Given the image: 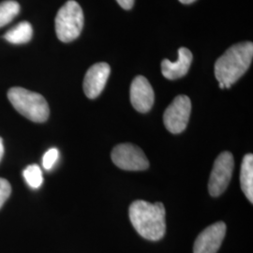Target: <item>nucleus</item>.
<instances>
[{
  "mask_svg": "<svg viewBox=\"0 0 253 253\" xmlns=\"http://www.w3.org/2000/svg\"><path fill=\"white\" fill-rule=\"evenodd\" d=\"M128 216L137 233L145 239L158 241L165 235V208L162 203L135 201L129 207Z\"/></svg>",
  "mask_w": 253,
  "mask_h": 253,
  "instance_id": "1",
  "label": "nucleus"
},
{
  "mask_svg": "<svg viewBox=\"0 0 253 253\" xmlns=\"http://www.w3.org/2000/svg\"><path fill=\"white\" fill-rule=\"evenodd\" d=\"M253 42H247L230 47L215 64V76L225 88L240 79L253 62Z\"/></svg>",
  "mask_w": 253,
  "mask_h": 253,
  "instance_id": "2",
  "label": "nucleus"
},
{
  "mask_svg": "<svg viewBox=\"0 0 253 253\" xmlns=\"http://www.w3.org/2000/svg\"><path fill=\"white\" fill-rule=\"evenodd\" d=\"M8 99L19 114L33 122L42 123L49 118V105L39 93L23 87H12L8 91Z\"/></svg>",
  "mask_w": 253,
  "mask_h": 253,
  "instance_id": "3",
  "label": "nucleus"
},
{
  "mask_svg": "<svg viewBox=\"0 0 253 253\" xmlns=\"http://www.w3.org/2000/svg\"><path fill=\"white\" fill-rule=\"evenodd\" d=\"M55 33L59 41L68 43L80 36L84 27V13L80 5L69 0L59 9L55 17Z\"/></svg>",
  "mask_w": 253,
  "mask_h": 253,
  "instance_id": "4",
  "label": "nucleus"
},
{
  "mask_svg": "<svg viewBox=\"0 0 253 253\" xmlns=\"http://www.w3.org/2000/svg\"><path fill=\"white\" fill-rule=\"evenodd\" d=\"M235 167L233 154L225 151L220 154L215 163L208 182V190L211 196L221 195L231 181Z\"/></svg>",
  "mask_w": 253,
  "mask_h": 253,
  "instance_id": "5",
  "label": "nucleus"
},
{
  "mask_svg": "<svg viewBox=\"0 0 253 253\" xmlns=\"http://www.w3.org/2000/svg\"><path fill=\"white\" fill-rule=\"evenodd\" d=\"M191 101L185 95H179L167 107L163 115L166 128L173 134H178L186 129L190 120Z\"/></svg>",
  "mask_w": 253,
  "mask_h": 253,
  "instance_id": "6",
  "label": "nucleus"
},
{
  "mask_svg": "<svg viewBox=\"0 0 253 253\" xmlns=\"http://www.w3.org/2000/svg\"><path fill=\"white\" fill-rule=\"evenodd\" d=\"M112 161L118 168L126 171H145L149 162L143 150L132 144H120L112 151Z\"/></svg>",
  "mask_w": 253,
  "mask_h": 253,
  "instance_id": "7",
  "label": "nucleus"
},
{
  "mask_svg": "<svg viewBox=\"0 0 253 253\" xmlns=\"http://www.w3.org/2000/svg\"><path fill=\"white\" fill-rule=\"evenodd\" d=\"M226 234V224L218 221L205 229L196 238L193 253H217Z\"/></svg>",
  "mask_w": 253,
  "mask_h": 253,
  "instance_id": "8",
  "label": "nucleus"
},
{
  "mask_svg": "<svg viewBox=\"0 0 253 253\" xmlns=\"http://www.w3.org/2000/svg\"><path fill=\"white\" fill-rule=\"evenodd\" d=\"M111 68L108 64L101 62L91 66L84 79V92L88 99H96L104 89L108 81Z\"/></svg>",
  "mask_w": 253,
  "mask_h": 253,
  "instance_id": "9",
  "label": "nucleus"
},
{
  "mask_svg": "<svg viewBox=\"0 0 253 253\" xmlns=\"http://www.w3.org/2000/svg\"><path fill=\"white\" fill-rule=\"evenodd\" d=\"M154 91L148 80L144 76H137L130 85V101L140 113L149 112L154 104Z\"/></svg>",
  "mask_w": 253,
  "mask_h": 253,
  "instance_id": "10",
  "label": "nucleus"
},
{
  "mask_svg": "<svg viewBox=\"0 0 253 253\" xmlns=\"http://www.w3.org/2000/svg\"><path fill=\"white\" fill-rule=\"evenodd\" d=\"M191 62V52L189 49L182 47L178 50V59L176 62H171L168 59H163L162 62V73L166 79H179L188 73Z\"/></svg>",
  "mask_w": 253,
  "mask_h": 253,
  "instance_id": "11",
  "label": "nucleus"
},
{
  "mask_svg": "<svg viewBox=\"0 0 253 253\" xmlns=\"http://www.w3.org/2000/svg\"><path fill=\"white\" fill-rule=\"evenodd\" d=\"M240 184L245 195L253 203V155L247 154L241 164Z\"/></svg>",
  "mask_w": 253,
  "mask_h": 253,
  "instance_id": "12",
  "label": "nucleus"
},
{
  "mask_svg": "<svg viewBox=\"0 0 253 253\" xmlns=\"http://www.w3.org/2000/svg\"><path fill=\"white\" fill-rule=\"evenodd\" d=\"M32 35V26L27 21H23L7 31L3 38L11 44H25L31 41Z\"/></svg>",
  "mask_w": 253,
  "mask_h": 253,
  "instance_id": "13",
  "label": "nucleus"
},
{
  "mask_svg": "<svg viewBox=\"0 0 253 253\" xmlns=\"http://www.w3.org/2000/svg\"><path fill=\"white\" fill-rule=\"evenodd\" d=\"M20 12V5L14 0H6L0 3V27H5Z\"/></svg>",
  "mask_w": 253,
  "mask_h": 253,
  "instance_id": "14",
  "label": "nucleus"
},
{
  "mask_svg": "<svg viewBox=\"0 0 253 253\" xmlns=\"http://www.w3.org/2000/svg\"><path fill=\"white\" fill-rule=\"evenodd\" d=\"M23 174L27 184L33 189L40 188L43 182L42 172L40 166H38L37 164L27 166V168L24 170Z\"/></svg>",
  "mask_w": 253,
  "mask_h": 253,
  "instance_id": "15",
  "label": "nucleus"
},
{
  "mask_svg": "<svg viewBox=\"0 0 253 253\" xmlns=\"http://www.w3.org/2000/svg\"><path fill=\"white\" fill-rule=\"evenodd\" d=\"M58 157L59 153L56 148H51L44 154L42 159V165L46 170H51L54 167V163H56Z\"/></svg>",
  "mask_w": 253,
  "mask_h": 253,
  "instance_id": "16",
  "label": "nucleus"
},
{
  "mask_svg": "<svg viewBox=\"0 0 253 253\" xmlns=\"http://www.w3.org/2000/svg\"><path fill=\"white\" fill-rule=\"evenodd\" d=\"M11 193V187L9 181L0 178V208L3 207L5 202L9 199Z\"/></svg>",
  "mask_w": 253,
  "mask_h": 253,
  "instance_id": "17",
  "label": "nucleus"
},
{
  "mask_svg": "<svg viewBox=\"0 0 253 253\" xmlns=\"http://www.w3.org/2000/svg\"><path fill=\"white\" fill-rule=\"evenodd\" d=\"M117 1L120 5V7H122L123 9H130L133 7L135 0H117Z\"/></svg>",
  "mask_w": 253,
  "mask_h": 253,
  "instance_id": "18",
  "label": "nucleus"
},
{
  "mask_svg": "<svg viewBox=\"0 0 253 253\" xmlns=\"http://www.w3.org/2000/svg\"><path fill=\"white\" fill-rule=\"evenodd\" d=\"M3 154H4V146H3L2 139L0 138V162H1V159L3 157Z\"/></svg>",
  "mask_w": 253,
  "mask_h": 253,
  "instance_id": "19",
  "label": "nucleus"
},
{
  "mask_svg": "<svg viewBox=\"0 0 253 253\" xmlns=\"http://www.w3.org/2000/svg\"><path fill=\"white\" fill-rule=\"evenodd\" d=\"M181 3H183V4H191V3H193L194 1H196V0H179Z\"/></svg>",
  "mask_w": 253,
  "mask_h": 253,
  "instance_id": "20",
  "label": "nucleus"
}]
</instances>
